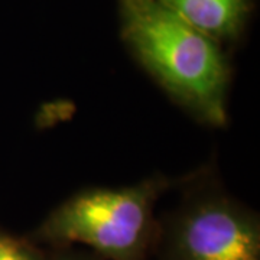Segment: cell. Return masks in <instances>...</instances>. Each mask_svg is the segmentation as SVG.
Instances as JSON below:
<instances>
[{
    "label": "cell",
    "mask_w": 260,
    "mask_h": 260,
    "mask_svg": "<svg viewBox=\"0 0 260 260\" xmlns=\"http://www.w3.org/2000/svg\"><path fill=\"white\" fill-rule=\"evenodd\" d=\"M121 37L149 74L200 120L223 126L229 65L211 38L155 0H119Z\"/></svg>",
    "instance_id": "cell-1"
},
{
    "label": "cell",
    "mask_w": 260,
    "mask_h": 260,
    "mask_svg": "<svg viewBox=\"0 0 260 260\" xmlns=\"http://www.w3.org/2000/svg\"><path fill=\"white\" fill-rule=\"evenodd\" d=\"M169 186L150 178L126 188H93L58 205L34 232L32 240L52 247L75 243L104 260H146L155 246V204Z\"/></svg>",
    "instance_id": "cell-2"
},
{
    "label": "cell",
    "mask_w": 260,
    "mask_h": 260,
    "mask_svg": "<svg viewBox=\"0 0 260 260\" xmlns=\"http://www.w3.org/2000/svg\"><path fill=\"white\" fill-rule=\"evenodd\" d=\"M162 260H260L254 214L221 194L198 195L159 227Z\"/></svg>",
    "instance_id": "cell-3"
},
{
    "label": "cell",
    "mask_w": 260,
    "mask_h": 260,
    "mask_svg": "<svg viewBox=\"0 0 260 260\" xmlns=\"http://www.w3.org/2000/svg\"><path fill=\"white\" fill-rule=\"evenodd\" d=\"M217 44L240 35L250 0H155Z\"/></svg>",
    "instance_id": "cell-4"
},
{
    "label": "cell",
    "mask_w": 260,
    "mask_h": 260,
    "mask_svg": "<svg viewBox=\"0 0 260 260\" xmlns=\"http://www.w3.org/2000/svg\"><path fill=\"white\" fill-rule=\"evenodd\" d=\"M0 260H48L32 239L0 230Z\"/></svg>",
    "instance_id": "cell-5"
},
{
    "label": "cell",
    "mask_w": 260,
    "mask_h": 260,
    "mask_svg": "<svg viewBox=\"0 0 260 260\" xmlns=\"http://www.w3.org/2000/svg\"><path fill=\"white\" fill-rule=\"evenodd\" d=\"M48 260H104L95 253L75 250L70 249V246L65 247H55V251L48 256Z\"/></svg>",
    "instance_id": "cell-6"
}]
</instances>
